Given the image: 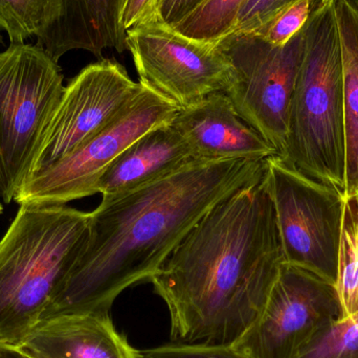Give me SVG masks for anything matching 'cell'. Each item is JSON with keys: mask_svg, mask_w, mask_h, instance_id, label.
Wrapping results in <instances>:
<instances>
[{"mask_svg": "<svg viewBox=\"0 0 358 358\" xmlns=\"http://www.w3.org/2000/svg\"><path fill=\"white\" fill-rule=\"evenodd\" d=\"M141 87L142 83L134 82L117 61L101 59L84 67L65 86L29 178L58 163L96 136L127 106Z\"/></svg>", "mask_w": 358, "mask_h": 358, "instance_id": "obj_11", "label": "cell"}, {"mask_svg": "<svg viewBox=\"0 0 358 358\" xmlns=\"http://www.w3.org/2000/svg\"><path fill=\"white\" fill-rule=\"evenodd\" d=\"M351 2H352V3L355 4V6H357V8L358 10V0H351Z\"/></svg>", "mask_w": 358, "mask_h": 358, "instance_id": "obj_28", "label": "cell"}, {"mask_svg": "<svg viewBox=\"0 0 358 358\" xmlns=\"http://www.w3.org/2000/svg\"><path fill=\"white\" fill-rule=\"evenodd\" d=\"M126 46L140 82L180 108L231 85V62L218 44L194 41L157 19L128 29Z\"/></svg>", "mask_w": 358, "mask_h": 358, "instance_id": "obj_10", "label": "cell"}, {"mask_svg": "<svg viewBox=\"0 0 358 358\" xmlns=\"http://www.w3.org/2000/svg\"><path fill=\"white\" fill-rule=\"evenodd\" d=\"M0 43H1V37H0Z\"/></svg>", "mask_w": 358, "mask_h": 358, "instance_id": "obj_30", "label": "cell"}, {"mask_svg": "<svg viewBox=\"0 0 358 358\" xmlns=\"http://www.w3.org/2000/svg\"><path fill=\"white\" fill-rule=\"evenodd\" d=\"M52 358H138L109 313H69L42 320L20 345Z\"/></svg>", "mask_w": 358, "mask_h": 358, "instance_id": "obj_14", "label": "cell"}, {"mask_svg": "<svg viewBox=\"0 0 358 358\" xmlns=\"http://www.w3.org/2000/svg\"><path fill=\"white\" fill-rule=\"evenodd\" d=\"M266 161L195 159L90 213L83 248L42 320L109 313L117 296L150 282L217 204L264 176ZM40 321V322H41Z\"/></svg>", "mask_w": 358, "mask_h": 358, "instance_id": "obj_1", "label": "cell"}, {"mask_svg": "<svg viewBox=\"0 0 358 358\" xmlns=\"http://www.w3.org/2000/svg\"><path fill=\"white\" fill-rule=\"evenodd\" d=\"M266 178L286 264L336 284L345 196L279 155L267 159Z\"/></svg>", "mask_w": 358, "mask_h": 358, "instance_id": "obj_8", "label": "cell"}, {"mask_svg": "<svg viewBox=\"0 0 358 358\" xmlns=\"http://www.w3.org/2000/svg\"><path fill=\"white\" fill-rule=\"evenodd\" d=\"M172 125L200 161H266L279 155L273 145L237 115L224 92H215L179 109Z\"/></svg>", "mask_w": 358, "mask_h": 358, "instance_id": "obj_12", "label": "cell"}, {"mask_svg": "<svg viewBox=\"0 0 358 358\" xmlns=\"http://www.w3.org/2000/svg\"><path fill=\"white\" fill-rule=\"evenodd\" d=\"M296 1L298 0H248L238 15L231 33H255Z\"/></svg>", "mask_w": 358, "mask_h": 358, "instance_id": "obj_23", "label": "cell"}, {"mask_svg": "<svg viewBox=\"0 0 358 358\" xmlns=\"http://www.w3.org/2000/svg\"><path fill=\"white\" fill-rule=\"evenodd\" d=\"M0 358H27L16 347L0 344Z\"/></svg>", "mask_w": 358, "mask_h": 358, "instance_id": "obj_26", "label": "cell"}, {"mask_svg": "<svg viewBox=\"0 0 358 358\" xmlns=\"http://www.w3.org/2000/svg\"><path fill=\"white\" fill-rule=\"evenodd\" d=\"M248 0H204L176 27V33L201 43L217 44L235 27Z\"/></svg>", "mask_w": 358, "mask_h": 358, "instance_id": "obj_18", "label": "cell"}, {"mask_svg": "<svg viewBox=\"0 0 358 358\" xmlns=\"http://www.w3.org/2000/svg\"><path fill=\"white\" fill-rule=\"evenodd\" d=\"M203 1L204 0H159L157 20L167 27H176Z\"/></svg>", "mask_w": 358, "mask_h": 358, "instance_id": "obj_25", "label": "cell"}, {"mask_svg": "<svg viewBox=\"0 0 358 358\" xmlns=\"http://www.w3.org/2000/svg\"><path fill=\"white\" fill-rule=\"evenodd\" d=\"M65 86L58 62L38 45L0 52V199L10 204L31 167Z\"/></svg>", "mask_w": 358, "mask_h": 358, "instance_id": "obj_5", "label": "cell"}, {"mask_svg": "<svg viewBox=\"0 0 358 358\" xmlns=\"http://www.w3.org/2000/svg\"><path fill=\"white\" fill-rule=\"evenodd\" d=\"M16 348L27 358H52L48 357V355H43L40 351L35 350V349L29 348V347L18 346Z\"/></svg>", "mask_w": 358, "mask_h": 358, "instance_id": "obj_27", "label": "cell"}, {"mask_svg": "<svg viewBox=\"0 0 358 358\" xmlns=\"http://www.w3.org/2000/svg\"><path fill=\"white\" fill-rule=\"evenodd\" d=\"M142 83V82H141ZM180 107L142 83L138 94L96 136L48 169L23 183L19 206H65L99 193V183L113 162L153 128L171 123Z\"/></svg>", "mask_w": 358, "mask_h": 358, "instance_id": "obj_6", "label": "cell"}, {"mask_svg": "<svg viewBox=\"0 0 358 358\" xmlns=\"http://www.w3.org/2000/svg\"><path fill=\"white\" fill-rule=\"evenodd\" d=\"M340 317L336 284L284 263L260 315L234 346L250 358H298Z\"/></svg>", "mask_w": 358, "mask_h": 358, "instance_id": "obj_9", "label": "cell"}, {"mask_svg": "<svg viewBox=\"0 0 358 358\" xmlns=\"http://www.w3.org/2000/svg\"><path fill=\"white\" fill-rule=\"evenodd\" d=\"M336 15L344 76L346 197L358 194V10L351 0H336Z\"/></svg>", "mask_w": 358, "mask_h": 358, "instance_id": "obj_16", "label": "cell"}, {"mask_svg": "<svg viewBox=\"0 0 358 358\" xmlns=\"http://www.w3.org/2000/svg\"><path fill=\"white\" fill-rule=\"evenodd\" d=\"M185 138L171 123L153 128L128 147L99 183L102 201L125 195L195 161Z\"/></svg>", "mask_w": 358, "mask_h": 358, "instance_id": "obj_15", "label": "cell"}, {"mask_svg": "<svg viewBox=\"0 0 358 358\" xmlns=\"http://www.w3.org/2000/svg\"><path fill=\"white\" fill-rule=\"evenodd\" d=\"M307 24L284 45H273L252 33H231L217 43L233 69L224 94L237 115L279 155L287 136L288 113L304 57Z\"/></svg>", "mask_w": 358, "mask_h": 358, "instance_id": "obj_7", "label": "cell"}, {"mask_svg": "<svg viewBox=\"0 0 358 358\" xmlns=\"http://www.w3.org/2000/svg\"><path fill=\"white\" fill-rule=\"evenodd\" d=\"M336 0H298L281 14L255 31V35L273 45H284L302 31L317 13Z\"/></svg>", "mask_w": 358, "mask_h": 358, "instance_id": "obj_21", "label": "cell"}, {"mask_svg": "<svg viewBox=\"0 0 358 358\" xmlns=\"http://www.w3.org/2000/svg\"><path fill=\"white\" fill-rule=\"evenodd\" d=\"M90 213L20 206L0 241V344L18 347L41 321L88 235Z\"/></svg>", "mask_w": 358, "mask_h": 358, "instance_id": "obj_3", "label": "cell"}, {"mask_svg": "<svg viewBox=\"0 0 358 358\" xmlns=\"http://www.w3.org/2000/svg\"><path fill=\"white\" fill-rule=\"evenodd\" d=\"M298 358H358V313L330 322Z\"/></svg>", "mask_w": 358, "mask_h": 358, "instance_id": "obj_20", "label": "cell"}, {"mask_svg": "<svg viewBox=\"0 0 358 358\" xmlns=\"http://www.w3.org/2000/svg\"><path fill=\"white\" fill-rule=\"evenodd\" d=\"M59 14L58 0H0V29L8 33L10 43H24L48 31Z\"/></svg>", "mask_w": 358, "mask_h": 358, "instance_id": "obj_19", "label": "cell"}, {"mask_svg": "<svg viewBox=\"0 0 358 358\" xmlns=\"http://www.w3.org/2000/svg\"><path fill=\"white\" fill-rule=\"evenodd\" d=\"M60 14L56 22L37 38L52 60L71 50H86L99 60L106 50L123 54L127 50L122 27L124 0H58Z\"/></svg>", "mask_w": 358, "mask_h": 358, "instance_id": "obj_13", "label": "cell"}, {"mask_svg": "<svg viewBox=\"0 0 358 358\" xmlns=\"http://www.w3.org/2000/svg\"><path fill=\"white\" fill-rule=\"evenodd\" d=\"M157 4L159 0H124L121 16L124 31L157 19Z\"/></svg>", "mask_w": 358, "mask_h": 358, "instance_id": "obj_24", "label": "cell"}, {"mask_svg": "<svg viewBox=\"0 0 358 358\" xmlns=\"http://www.w3.org/2000/svg\"><path fill=\"white\" fill-rule=\"evenodd\" d=\"M336 1L307 24L304 57L279 157L306 178L345 196L344 76Z\"/></svg>", "mask_w": 358, "mask_h": 358, "instance_id": "obj_4", "label": "cell"}, {"mask_svg": "<svg viewBox=\"0 0 358 358\" xmlns=\"http://www.w3.org/2000/svg\"><path fill=\"white\" fill-rule=\"evenodd\" d=\"M138 358H250L234 345L174 343L138 350Z\"/></svg>", "mask_w": 358, "mask_h": 358, "instance_id": "obj_22", "label": "cell"}, {"mask_svg": "<svg viewBox=\"0 0 358 358\" xmlns=\"http://www.w3.org/2000/svg\"><path fill=\"white\" fill-rule=\"evenodd\" d=\"M336 286L340 317L358 313V194L344 198Z\"/></svg>", "mask_w": 358, "mask_h": 358, "instance_id": "obj_17", "label": "cell"}, {"mask_svg": "<svg viewBox=\"0 0 358 358\" xmlns=\"http://www.w3.org/2000/svg\"><path fill=\"white\" fill-rule=\"evenodd\" d=\"M2 210H3V208H2L1 203H0V214H1Z\"/></svg>", "mask_w": 358, "mask_h": 358, "instance_id": "obj_29", "label": "cell"}, {"mask_svg": "<svg viewBox=\"0 0 358 358\" xmlns=\"http://www.w3.org/2000/svg\"><path fill=\"white\" fill-rule=\"evenodd\" d=\"M284 263L265 172L210 210L151 280L167 306L172 340L235 344L260 315Z\"/></svg>", "mask_w": 358, "mask_h": 358, "instance_id": "obj_2", "label": "cell"}]
</instances>
